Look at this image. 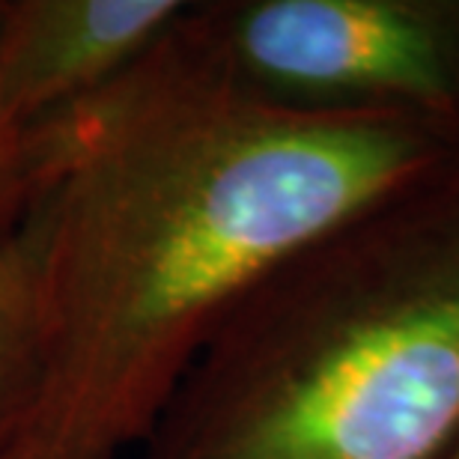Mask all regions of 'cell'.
Wrapping results in <instances>:
<instances>
[{
	"mask_svg": "<svg viewBox=\"0 0 459 459\" xmlns=\"http://www.w3.org/2000/svg\"><path fill=\"white\" fill-rule=\"evenodd\" d=\"M39 382L33 254L18 230L0 260V454L30 411Z\"/></svg>",
	"mask_w": 459,
	"mask_h": 459,
	"instance_id": "cell-5",
	"label": "cell"
},
{
	"mask_svg": "<svg viewBox=\"0 0 459 459\" xmlns=\"http://www.w3.org/2000/svg\"><path fill=\"white\" fill-rule=\"evenodd\" d=\"M204 15L265 99L409 117L459 141V0H227Z\"/></svg>",
	"mask_w": 459,
	"mask_h": 459,
	"instance_id": "cell-3",
	"label": "cell"
},
{
	"mask_svg": "<svg viewBox=\"0 0 459 459\" xmlns=\"http://www.w3.org/2000/svg\"><path fill=\"white\" fill-rule=\"evenodd\" d=\"M459 155L263 274L134 459H451Z\"/></svg>",
	"mask_w": 459,
	"mask_h": 459,
	"instance_id": "cell-2",
	"label": "cell"
},
{
	"mask_svg": "<svg viewBox=\"0 0 459 459\" xmlns=\"http://www.w3.org/2000/svg\"><path fill=\"white\" fill-rule=\"evenodd\" d=\"M451 459H459V447H456V454H454V456H451Z\"/></svg>",
	"mask_w": 459,
	"mask_h": 459,
	"instance_id": "cell-7",
	"label": "cell"
},
{
	"mask_svg": "<svg viewBox=\"0 0 459 459\" xmlns=\"http://www.w3.org/2000/svg\"><path fill=\"white\" fill-rule=\"evenodd\" d=\"M456 155L418 119L260 96L188 4L132 69L30 128L39 382L0 459H134L263 274Z\"/></svg>",
	"mask_w": 459,
	"mask_h": 459,
	"instance_id": "cell-1",
	"label": "cell"
},
{
	"mask_svg": "<svg viewBox=\"0 0 459 459\" xmlns=\"http://www.w3.org/2000/svg\"><path fill=\"white\" fill-rule=\"evenodd\" d=\"M30 195V132L0 114V260L13 247Z\"/></svg>",
	"mask_w": 459,
	"mask_h": 459,
	"instance_id": "cell-6",
	"label": "cell"
},
{
	"mask_svg": "<svg viewBox=\"0 0 459 459\" xmlns=\"http://www.w3.org/2000/svg\"><path fill=\"white\" fill-rule=\"evenodd\" d=\"M182 0H0V114L36 128L128 72Z\"/></svg>",
	"mask_w": 459,
	"mask_h": 459,
	"instance_id": "cell-4",
	"label": "cell"
}]
</instances>
